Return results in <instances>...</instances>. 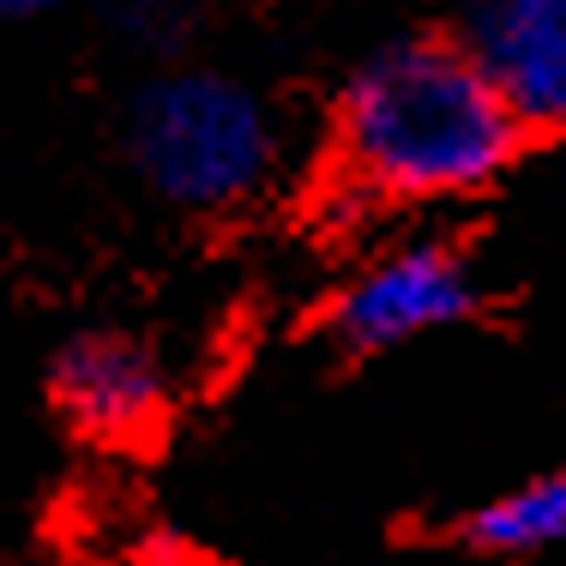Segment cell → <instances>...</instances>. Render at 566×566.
Masks as SVG:
<instances>
[{
    "mask_svg": "<svg viewBox=\"0 0 566 566\" xmlns=\"http://www.w3.org/2000/svg\"><path fill=\"white\" fill-rule=\"evenodd\" d=\"M169 566H229V560H211V555H181V560H169Z\"/></svg>",
    "mask_w": 566,
    "mask_h": 566,
    "instance_id": "cell-9",
    "label": "cell"
},
{
    "mask_svg": "<svg viewBox=\"0 0 566 566\" xmlns=\"http://www.w3.org/2000/svg\"><path fill=\"white\" fill-rule=\"evenodd\" d=\"M458 536L476 555H543V548H555L566 536V470L494 494L489 506L470 512Z\"/></svg>",
    "mask_w": 566,
    "mask_h": 566,
    "instance_id": "cell-6",
    "label": "cell"
},
{
    "mask_svg": "<svg viewBox=\"0 0 566 566\" xmlns=\"http://www.w3.org/2000/svg\"><path fill=\"white\" fill-rule=\"evenodd\" d=\"M518 145L524 120L458 36H392L332 103V175L349 206L482 193Z\"/></svg>",
    "mask_w": 566,
    "mask_h": 566,
    "instance_id": "cell-1",
    "label": "cell"
},
{
    "mask_svg": "<svg viewBox=\"0 0 566 566\" xmlns=\"http://www.w3.org/2000/svg\"><path fill=\"white\" fill-rule=\"evenodd\" d=\"M103 24L133 55L175 61L193 36V7L187 0H103Z\"/></svg>",
    "mask_w": 566,
    "mask_h": 566,
    "instance_id": "cell-7",
    "label": "cell"
},
{
    "mask_svg": "<svg viewBox=\"0 0 566 566\" xmlns=\"http://www.w3.org/2000/svg\"><path fill=\"white\" fill-rule=\"evenodd\" d=\"M61 0H0V24H36V19H49Z\"/></svg>",
    "mask_w": 566,
    "mask_h": 566,
    "instance_id": "cell-8",
    "label": "cell"
},
{
    "mask_svg": "<svg viewBox=\"0 0 566 566\" xmlns=\"http://www.w3.org/2000/svg\"><path fill=\"white\" fill-rule=\"evenodd\" d=\"M127 164L175 211L248 206L283 164L277 115L248 78L218 66H164L120 120Z\"/></svg>",
    "mask_w": 566,
    "mask_h": 566,
    "instance_id": "cell-2",
    "label": "cell"
},
{
    "mask_svg": "<svg viewBox=\"0 0 566 566\" xmlns=\"http://www.w3.org/2000/svg\"><path fill=\"white\" fill-rule=\"evenodd\" d=\"M482 307V283L452 241H398L326 302V332L349 356H380L447 332Z\"/></svg>",
    "mask_w": 566,
    "mask_h": 566,
    "instance_id": "cell-3",
    "label": "cell"
},
{
    "mask_svg": "<svg viewBox=\"0 0 566 566\" xmlns=\"http://www.w3.org/2000/svg\"><path fill=\"white\" fill-rule=\"evenodd\" d=\"M458 43L524 127L566 133V0H464Z\"/></svg>",
    "mask_w": 566,
    "mask_h": 566,
    "instance_id": "cell-5",
    "label": "cell"
},
{
    "mask_svg": "<svg viewBox=\"0 0 566 566\" xmlns=\"http://www.w3.org/2000/svg\"><path fill=\"white\" fill-rule=\"evenodd\" d=\"M49 403L91 447H145L169 416L164 356L120 326H85L49 356Z\"/></svg>",
    "mask_w": 566,
    "mask_h": 566,
    "instance_id": "cell-4",
    "label": "cell"
}]
</instances>
